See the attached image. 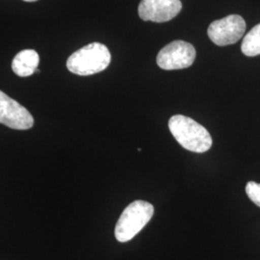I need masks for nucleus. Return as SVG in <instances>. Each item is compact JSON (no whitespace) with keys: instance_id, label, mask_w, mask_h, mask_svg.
I'll return each instance as SVG.
<instances>
[{"instance_id":"nucleus-3","label":"nucleus","mask_w":260,"mask_h":260,"mask_svg":"<svg viewBox=\"0 0 260 260\" xmlns=\"http://www.w3.org/2000/svg\"><path fill=\"white\" fill-rule=\"evenodd\" d=\"M154 213V207L145 201L131 203L121 213L115 228V237L121 243L133 239L149 223Z\"/></svg>"},{"instance_id":"nucleus-7","label":"nucleus","mask_w":260,"mask_h":260,"mask_svg":"<svg viewBox=\"0 0 260 260\" xmlns=\"http://www.w3.org/2000/svg\"><path fill=\"white\" fill-rule=\"evenodd\" d=\"M181 9L180 0H142L138 13L145 21L166 22L176 18Z\"/></svg>"},{"instance_id":"nucleus-10","label":"nucleus","mask_w":260,"mask_h":260,"mask_svg":"<svg viewBox=\"0 0 260 260\" xmlns=\"http://www.w3.org/2000/svg\"><path fill=\"white\" fill-rule=\"evenodd\" d=\"M246 193L254 205L260 207V183L250 181L246 185Z\"/></svg>"},{"instance_id":"nucleus-2","label":"nucleus","mask_w":260,"mask_h":260,"mask_svg":"<svg viewBox=\"0 0 260 260\" xmlns=\"http://www.w3.org/2000/svg\"><path fill=\"white\" fill-rule=\"evenodd\" d=\"M110 62L111 53L107 47L100 43H92L70 56L67 68L75 75L86 76L103 72Z\"/></svg>"},{"instance_id":"nucleus-6","label":"nucleus","mask_w":260,"mask_h":260,"mask_svg":"<svg viewBox=\"0 0 260 260\" xmlns=\"http://www.w3.org/2000/svg\"><path fill=\"white\" fill-rule=\"evenodd\" d=\"M0 123L17 130L30 129L34 119L25 107L0 91Z\"/></svg>"},{"instance_id":"nucleus-8","label":"nucleus","mask_w":260,"mask_h":260,"mask_svg":"<svg viewBox=\"0 0 260 260\" xmlns=\"http://www.w3.org/2000/svg\"><path fill=\"white\" fill-rule=\"evenodd\" d=\"M40 56L33 49H25L15 56L12 62V70L19 77H27L37 72Z\"/></svg>"},{"instance_id":"nucleus-5","label":"nucleus","mask_w":260,"mask_h":260,"mask_svg":"<svg viewBox=\"0 0 260 260\" xmlns=\"http://www.w3.org/2000/svg\"><path fill=\"white\" fill-rule=\"evenodd\" d=\"M246 31V22L238 15H230L213 21L207 30L209 39L215 45L224 47L237 43Z\"/></svg>"},{"instance_id":"nucleus-4","label":"nucleus","mask_w":260,"mask_h":260,"mask_svg":"<svg viewBox=\"0 0 260 260\" xmlns=\"http://www.w3.org/2000/svg\"><path fill=\"white\" fill-rule=\"evenodd\" d=\"M196 58L194 46L184 41H175L158 53L157 65L166 71L182 70L193 65Z\"/></svg>"},{"instance_id":"nucleus-9","label":"nucleus","mask_w":260,"mask_h":260,"mask_svg":"<svg viewBox=\"0 0 260 260\" xmlns=\"http://www.w3.org/2000/svg\"><path fill=\"white\" fill-rule=\"evenodd\" d=\"M241 50L246 56L260 55V23L252 28L243 39Z\"/></svg>"},{"instance_id":"nucleus-11","label":"nucleus","mask_w":260,"mask_h":260,"mask_svg":"<svg viewBox=\"0 0 260 260\" xmlns=\"http://www.w3.org/2000/svg\"><path fill=\"white\" fill-rule=\"evenodd\" d=\"M23 1H26V2H35V1H38V0H23Z\"/></svg>"},{"instance_id":"nucleus-1","label":"nucleus","mask_w":260,"mask_h":260,"mask_svg":"<svg viewBox=\"0 0 260 260\" xmlns=\"http://www.w3.org/2000/svg\"><path fill=\"white\" fill-rule=\"evenodd\" d=\"M169 129L177 143L187 150L204 153L212 146V138L207 129L189 117L173 116L169 121Z\"/></svg>"}]
</instances>
